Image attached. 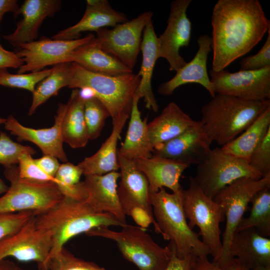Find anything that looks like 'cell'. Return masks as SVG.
Segmentation results:
<instances>
[{
	"label": "cell",
	"mask_w": 270,
	"mask_h": 270,
	"mask_svg": "<svg viewBox=\"0 0 270 270\" xmlns=\"http://www.w3.org/2000/svg\"><path fill=\"white\" fill-rule=\"evenodd\" d=\"M172 248V252L170 262L165 270H190L192 256L184 258L178 257L175 252L174 246L170 242Z\"/></svg>",
	"instance_id": "cell-46"
},
{
	"label": "cell",
	"mask_w": 270,
	"mask_h": 270,
	"mask_svg": "<svg viewBox=\"0 0 270 270\" xmlns=\"http://www.w3.org/2000/svg\"><path fill=\"white\" fill-rule=\"evenodd\" d=\"M62 133L64 142L74 148H83L90 140L84 120V98L78 89H74L68 102Z\"/></svg>",
	"instance_id": "cell-29"
},
{
	"label": "cell",
	"mask_w": 270,
	"mask_h": 270,
	"mask_svg": "<svg viewBox=\"0 0 270 270\" xmlns=\"http://www.w3.org/2000/svg\"><path fill=\"white\" fill-rule=\"evenodd\" d=\"M230 257L236 258L249 270L260 265H270V238L254 229L235 232L229 248Z\"/></svg>",
	"instance_id": "cell-24"
},
{
	"label": "cell",
	"mask_w": 270,
	"mask_h": 270,
	"mask_svg": "<svg viewBox=\"0 0 270 270\" xmlns=\"http://www.w3.org/2000/svg\"><path fill=\"white\" fill-rule=\"evenodd\" d=\"M94 36L90 34L83 38L70 40L42 37L38 40L22 44L16 51L17 56L24 62L17 73L38 72L48 66L66 62L68 56L73 50Z\"/></svg>",
	"instance_id": "cell-16"
},
{
	"label": "cell",
	"mask_w": 270,
	"mask_h": 270,
	"mask_svg": "<svg viewBox=\"0 0 270 270\" xmlns=\"http://www.w3.org/2000/svg\"><path fill=\"white\" fill-rule=\"evenodd\" d=\"M40 168L48 176L54 177L60 164L58 158L49 154H44L42 156L34 159Z\"/></svg>",
	"instance_id": "cell-45"
},
{
	"label": "cell",
	"mask_w": 270,
	"mask_h": 270,
	"mask_svg": "<svg viewBox=\"0 0 270 270\" xmlns=\"http://www.w3.org/2000/svg\"><path fill=\"white\" fill-rule=\"evenodd\" d=\"M248 164L262 177L270 174V130L252 152Z\"/></svg>",
	"instance_id": "cell-40"
},
{
	"label": "cell",
	"mask_w": 270,
	"mask_h": 270,
	"mask_svg": "<svg viewBox=\"0 0 270 270\" xmlns=\"http://www.w3.org/2000/svg\"><path fill=\"white\" fill-rule=\"evenodd\" d=\"M18 164V172L20 178L35 182L56 184L55 178L44 172L36 163L32 154H23L20 158Z\"/></svg>",
	"instance_id": "cell-39"
},
{
	"label": "cell",
	"mask_w": 270,
	"mask_h": 270,
	"mask_svg": "<svg viewBox=\"0 0 270 270\" xmlns=\"http://www.w3.org/2000/svg\"><path fill=\"white\" fill-rule=\"evenodd\" d=\"M182 202L190 228H198V234L209 248L212 262H217L222 252L220 225L225 218L222 208L202 192L193 176L189 178L188 188L182 190Z\"/></svg>",
	"instance_id": "cell-7"
},
{
	"label": "cell",
	"mask_w": 270,
	"mask_h": 270,
	"mask_svg": "<svg viewBox=\"0 0 270 270\" xmlns=\"http://www.w3.org/2000/svg\"><path fill=\"white\" fill-rule=\"evenodd\" d=\"M120 180L118 194L122 210L132 216L139 226L146 228L152 224L160 234L150 201V190L144 175L137 168L134 161L118 154Z\"/></svg>",
	"instance_id": "cell-11"
},
{
	"label": "cell",
	"mask_w": 270,
	"mask_h": 270,
	"mask_svg": "<svg viewBox=\"0 0 270 270\" xmlns=\"http://www.w3.org/2000/svg\"><path fill=\"white\" fill-rule=\"evenodd\" d=\"M243 178L258 180L262 176L248 163L226 154L221 148L210 150L197 165L193 177L202 192L212 199L226 186Z\"/></svg>",
	"instance_id": "cell-10"
},
{
	"label": "cell",
	"mask_w": 270,
	"mask_h": 270,
	"mask_svg": "<svg viewBox=\"0 0 270 270\" xmlns=\"http://www.w3.org/2000/svg\"><path fill=\"white\" fill-rule=\"evenodd\" d=\"M192 0H174L172 2L167 26L164 32L158 38V58L166 60L169 70L176 72L187 62L180 54L182 47L189 46L192 23L186 11Z\"/></svg>",
	"instance_id": "cell-15"
},
{
	"label": "cell",
	"mask_w": 270,
	"mask_h": 270,
	"mask_svg": "<svg viewBox=\"0 0 270 270\" xmlns=\"http://www.w3.org/2000/svg\"><path fill=\"white\" fill-rule=\"evenodd\" d=\"M250 270H270V265L258 266Z\"/></svg>",
	"instance_id": "cell-50"
},
{
	"label": "cell",
	"mask_w": 270,
	"mask_h": 270,
	"mask_svg": "<svg viewBox=\"0 0 270 270\" xmlns=\"http://www.w3.org/2000/svg\"><path fill=\"white\" fill-rule=\"evenodd\" d=\"M197 42L198 48L192 60L176 71L171 79L160 85L158 92L160 94L170 96L182 85L195 83L204 88L212 98L216 95L207 70L208 56L212 50L211 37L201 35Z\"/></svg>",
	"instance_id": "cell-20"
},
{
	"label": "cell",
	"mask_w": 270,
	"mask_h": 270,
	"mask_svg": "<svg viewBox=\"0 0 270 270\" xmlns=\"http://www.w3.org/2000/svg\"><path fill=\"white\" fill-rule=\"evenodd\" d=\"M66 62H74L90 72L108 76L132 72V69L104 51L95 36L73 50Z\"/></svg>",
	"instance_id": "cell-25"
},
{
	"label": "cell",
	"mask_w": 270,
	"mask_h": 270,
	"mask_svg": "<svg viewBox=\"0 0 270 270\" xmlns=\"http://www.w3.org/2000/svg\"><path fill=\"white\" fill-rule=\"evenodd\" d=\"M197 122L176 102H170L158 116L148 123V136L153 148L178 136Z\"/></svg>",
	"instance_id": "cell-27"
},
{
	"label": "cell",
	"mask_w": 270,
	"mask_h": 270,
	"mask_svg": "<svg viewBox=\"0 0 270 270\" xmlns=\"http://www.w3.org/2000/svg\"><path fill=\"white\" fill-rule=\"evenodd\" d=\"M82 172L78 165L70 162L60 164L54 178L56 184L64 196L86 200L87 194L84 182L80 181Z\"/></svg>",
	"instance_id": "cell-34"
},
{
	"label": "cell",
	"mask_w": 270,
	"mask_h": 270,
	"mask_svg": "<svg viewBox=\"0 0 270 270\" xmlns=\"http://www.w3.org/2000/svg\"><path fill=\"white\" fill-rule=\"evenodd\" d=\"M152 16L151 11L146 12L112 28H103L98 30L96 38L100 47L132 70L140 50L144 29L148 20L152 19Z\"/></svg>",
	"instance_id": "cell-13"
},
{
	"label": "cell",
	"mask_w": 270,
	"mask_h": 270,
	"mask_svg": "<svg viewBox=\"0 0 270 270\" xmlns=\"http://www.w3.org/2000/svg\"><path fill=\"white\" fill-rule=\"evenodd\" d=\"M270 130V107L240 135L222 150L226 154L248 164L250 156Z\"/></svg>",
	"instance_id": "cell-31"
},
{
	"label": "cell",
	"mask_w": 270,
	"mask_h": 270,
	"mask_svg": "<svg viewBox=\"0 0 270 270\" xmlns=\"http://www.w3.org/2000/svg\"><path fill=\"white\" fill-rule=\"evenodd\" d=\"M35 153L32 148L14 142L6 134L0 131V164L4 168L18 164L23 154L33 155Z\"/></svg>",
	"instance_id": "cell-38"
},
{
	"label": "cell",
	"mask_w": 270,
	"mask_h": 270,
	"mask_svg": "<svg viewBox=\"0 0 270 270\" xmlns=\"http://www.w3.org/2000/svg\"><path fill=\"white\" fill-rule=\"evenodd\" d=\"M270 107V100L250 101L216 94L201 109L200 120L210 142L223 146L234 140Z\"/></svg>",
	"instance_id": "cell-3"
},
{
	"label": "cell",
	"mask_w": 270,
	"mask_h": 270,
	"mask_svg": "<svg viewBox=\"0 0 270 270\" xmlns=\"http://www.w3.org/2000/svg\"><path fill=\"white\" fill-rule=\"evenodd\" d=\"M35 214L16 232L0 240V261L12 257L20 262H35L40 270H47L52 234L38 226Z\"/></svg>",
	"instance_id": "cell-12"
},
{
	"label": "cell",
	"mask_w": 270,
	"mask_h": 270,
	"mask_svg": "<svg viewBox=\"0 0 270 270\" xmlns=\"http://www.w3.org/2000/svg\"><path fill=\"white\" fill-rule=\"evenodd\" d=\"M135 164L146 176L150 192H158L167 188L174 193H180L183 190L180 179L184 170L190 166L170 159L152 156L150 158L134 160Z\"/></svg>",
	"instance_id": "cell-23"
},
{
	"label": "cell",
	"mask_w": 270,
	"mask_h": 270,
	"mask_svg": "<svg viewBox=\"0 0 270 270\" xmlns=\"http://www.w3.org/2000/svg\"><path fill=\"white\" fill-rule=\"evenodd\" d=\"M52 71V68L28 74H13L7 70H0V85L26 90L34 92L37 84Z\"/></svg>",
	"instance_id": "cell-36"
},
{
	"label": "cell",
	"mask_w": 270,
	"mask_h": 270,
	"mask_svg": "<svg viewBox=\"0 0 270 270\" xmlns=\"http://www.w3.org/2000/svg\"><path fill=\"white\" fill-rule=\"evenodd\" d=\"M119 178L120 173L117 171L103 175H85L83 181L87 194L85 201L96 210L110 214L126 225V216L118 194Z\"/></svg>",
	"instance_id": "cell-21"
},
{
	"label": "cell",
	"mask_w": 270,
	"mask_h": 270,
	"mask_svg": "<svg viewBox=\"0 0 270 270\" xmlns=\"http://www.w3.org/2000/svg\"><path fill=\"white\" fill-rule=\"evenodd\" d=\"M72 76L68 88L88 90L106 106L112 124L130 118L133 96L140 82L138 74L108 76L87 70L72 62Z\"/></svg>",
	"instance_id": "cell-5"
},
{
	"label": "cell",
	"mask_w": 270,
	"mask_h": 270,
	"mask_svg": "<svg viewBox=\"0 0 270 270\" xmlns=\"http://www.w3.org/2000/svg\"><path fill=\"white\" fill-rule=\"evenodd\" d=\"M212 69L224 70L250 51L270 28L258 0H218L212 15Z\"/></svg>",
	"instance_id": "cell-1"
},
{
	"label": "cell",
	"mask_w": 270,
	"mask_h": 270,
	"mask_svg": "<svg viewBox=\"0 0 270 270\" xmlns=\"http://www.w3.org/2000/svg\"><path fill=\"white\" fill-rule=\"evenodd\" d=\"M180 193H169L164 188L150 192V201L160 234L174 246L180 258L208 257L210 250L190 228L183 209Z\"/></svg>",
	"instance_id": "cell-4"
},
{
	"label": "cell",
	"mask_w": 270,
	"mask_h": 270,
	"mask_svg": "<svg viewBox=\"0 0 270 270\" xmlns=\"http://www.w3.org/2000/svg\"><path fill=\"white\" fill-rule=\"evenodd\" d=\"M46 270H110L72 254L64 247L50 258Z\"/></svg>",
	"instance_id": "cell-37"
},
{
	"label": "cell",
	"mask_w": 270,
	"mask_h": 270,
	"mask_svg": "<svg viewBox=\"0 0 270 270\" xmlns=\"http://www.w3.org/2000/svg\"><path fill=\"white\" fill-rule=\"evenodd\" d=\"M34 216L38 226L52 234L50 260L68 240L82 233L100 226L126 225L110 214L96 210L85 200L66 196L53 207Z\"/></svg>",
	"instance_id": "cell-2"
},
{
	"label": "cell",
	"mask_w": 270,
	"mask_h": 270,
	"mask_svg": "<svg viewBox=\"0 0 270 270\" xmlns=\"http://www.w3.org/2000/svg\"><path fill=\"white\" fill-rule=\"evenodd\" d=\"M72 72V62H63L54 66L52 72L36 86L32 93L28 115L34 114L38 107L50 98L58 95L62 88L68 87Z\"/></svg>",
	"instance_id": "cell-32"
},
{
	"label": "cell",
	"mask_w": 270,
	"mask_h": 270,
	"mask_svg": "<svg viewBox=\"0 0 270 270\" xmlns=\"http://www.w3.org/2000/svg\"><path fill=\"white\" fill-rule=\"evenodd\" d=\"M0 270H22L14 262L8 260L0 261Z\"/></svg>",
	"instance_id": "cell-48"
},
{
	"label": "cell",
	"mask_w": 270,
	"mask_h": 270,
	"mask_svg": "<svg viewBox=\"0 0 270 270\" xmlns=\"http://www.w3.org/2000/svg\"><path fill=\"white\" fill-rule=\"evenodd\" d=\"M140 98L134 94L126 136L121 147L118 150V155L132 160L151 158L154 150L148 131V118L142 120L141 112L138 108Z\"/></svg>",
	"instance_id": "cell-28"
},
{
	"label": "cell",
	"mask_w": 270,
	"mask_h": 270,
	"mask_svg": "<svg viewBox=\"0 0 270 270\" xmlns=\"http://www.w3.org/2000/svg\"><path fill=\"white\" fill-rule=\"evenodd\" d=\"M24 64V62L16 52L4 48L0 43V70L8 68H18Z\"/></svg>",
	"instance_id": "cell-44"
},
{
	"label": "cell",
	"mask_w": 270,
	"mask_h": 270,
	"mask_svg": "<svg viewBox=\"0 0 270 270\" xmlns=\"http://www.w3.org/2000/svg\"><path fill=\"white\" fill-rule=\"evenodd\" d=\"M126 122L112 124L109 137L92 156L86 158L78 166L85 175H103L119 170L117 144Z\"/></svg>",
	"instance_id": "cell-30"
},
{
	"label": "cell",
	"mask_w": 270,
	"mask_h": 270,
	"mask_svg": "<svg viewBox=\"0 0 270 270\" xmlns=\"http://www.w3.org/2000/svg\"><path fill=\"white\" fill-rule=\"evenodd\" d=\"M6 121V118H0V124H4Z\"/></svg>",
	"instance_id": "cell-51"
},
{
	"label": "cell",
	"mask_w": 270,
	"mask_h": 270,
	"mask_svg": "<svg viewBox=\"0 0 270 270\" xmlns=\"http://www.w3.org/2000/svg\"><path fill=\"white\" fill-rule=\"evenodd\" d=\"M18 8L16 0H0V24L5 14L12 12L14 15Z\"/></svg>",
	"instance_id": "cell-47"
},
{
	"label": "cell",
	"mask_w": 270,
	"mask_h": 270,
	"mask_svg": "<svg viewBox=\"0 0 270 270\" xmlns=\"http://www.w3.org/2000/svg\"><path fill=\"white\" fill-rule=\"evenodd\" d=\"M8 186L0 178V195L5 194L8 190Z\"/></svg>",
	"instance_id": "cell-49"
},
{
	"label": "cell",
	"mask_w": 270,
	"mask_h": 270,
	"mask_svg": "<svg viewBox=\"0 0 270 270\" xmlns=\"http://www.w3.org/2000/svg\"><path fill=\"white\" fill-rule=\"evenodd\" d=\"M190 270H250L234 258L231 264L226 268L220 266L208 257L192 256Z\"/></svg>",
	"instance_id": "cell-43"
},
{
	"label": "cell",
	"mask_w": 270,
	"mask_h": 270,
	"mask_svg": "<svg viewBox=\"0 0 270 270\" xmlns=\"http://www.w3.org/2000/svg\"><path fill=\"white\" fill-rule=\"evenodd\" d=\"M119 232L108 226L93 228L85 234L114 241L122 256L134 264L138 270H165L172 254L170 243L164 247L156 243L140 226L126 224Z\"/></svg>",
	"instance_id": "cell-6"
},
{
	"label": "cell",
	"mask_w": 270,
	"mask_h": 270,
	"mask_svg": "<svg viewBox=\"0 0 270 270\" xmlns=\"http://www.w3.org/2000/svg\"><path fill=\"white\" fill-rule=\"evenodd\" d=\"M128 20L123 12L114 10L106 0H88L85 12L76 24L62 30L52 38L70 40L79 38L82 32L114 27Z\"/></svg>",
	"instance_id": "cell-22"
},
{
	"label": "cell",
	"mask_w": 270,
	"mask_h": 270,
	"mask_svg": "<svg viewBox=\"0 0 270 270\" xmlns=\"http://www.w3.org/2000/svg\"><path fill=\"white\" fill-rule=\"evenodd\" d=\"M211 144L199 120L178 136L156 146L152 156L170 159L189 166L198 165L211 149Z\"/></svg>",
	"instance_id": "cell-17"
},
{
	"label": "cell",
	"mask_w": 270,
	"mask_h": 270,
	"mask_svg": "<svg viewBox=\"0 0 270 270\" xmlns=\"http://www.w3.org/2000/svg\"><path fill=\"white\" fill-rule=\"evenodd\" d=\"M250 203L251 210L248 217L242 218L236 232L254 229L261 236H270V187L256 192Z\"/></svg>",
	"instance_id": "cell-33"
},
{
	"label": "cell",
	"mask_w": 270,
	"mask_h": 270,
	"mask_svg": "<svg viewBox=\"0 0 270 270\" xmlns=\"http://www.w3.org/2000/svg\"><path fill=\"white\" fill-rule=\"evenodd\" d=\"M67 108L68 103L58 104L54 124L50 128L36 129L25 126L10 115L4 124V128L16 136L18 140L30 142L36 145L44 154L52 155L66 162L68 158L63 148L62 125Z\"/></svg>",
	"instance_id": "cell-18"
},
{
	"label": "cell",
	"mask_w": 270,
	"mask_h": 270,
	"mask_svg": "<svg viewBox=\"0 0 270 270\" xmlns=\"http://www.w3.org/2000/svg\"><path fill=\"white\" fill-rule=\"evenodd\" d=\"M210 74L216 94L250 101L270 100V66L235 72L210 70Z\"/></svg>",
	"instance_id": "cell-14"
},
{
	"label": "cell",
	"mask_w": 270,
	"mask_h": 270,
	"mask_svg": "<svg viewBox=\"0 0 270 270\" xmlns=\"http://www.w3.org/2000/svg\"><path fill=\"white\" fill-rule=\"evenodd\" d=\"M58 0H26L14 15L22 18L16 23L15 30L3 38L17 48L20 45L36 40L40 27L47 17L52 16L61 7Z\"/></svg>",
	"instance_id": "cell-19"
},
{
	"label": "cell",
	"mask_w": 270,
	"mask_h": 270,
	"mask_svg": "<svg viewBox=\"0 0 270 270\" xmlns=\"http://www.w3.org/2000/svg\"><path fill=\"white\" fill-rule=\"evenodd\" d=\"M4 174L10 186L0 197V214L24 211L36 214L53 207L64 198L54 182H35L20 178L16 165L6 167Z\"/></svg>",
	"instance_id": "cell-8"
},
{
	"label": "cell",
	"mask_w": 270,
	"mask_h": 270,
	"mask_svg": "<svg viewBox=\"0 0 270 270\" xmlns=\"http://www.w3.org/2000/svg\"><path fill=\"white\" fill-rule=\"evenodd\" d=\"M270 187V174L260 179L243 178L236 180L220 190L214 200L222 208L226 220L222 234V256L217 262L225 268L233 260L229 248L238 226L253 196L260 190Z\"/></svg>",
	"instance_id": "cell-9"
},
{
	"label": "cell",
	"mask_w": 270,
	"mask_h": 270,
	"mask_svg": "<svg viewBox=\"0 0 270 270\" xmlns=\"http://www.w3.org/2000/svg\"><path fill=\"white\" fill-rule=\"evenodd\" d=\"M35 214L32 211L0 214V240L16 232Z\"/></svg>",
	"instance_id": "cell-41"
},
{
	"label": "cell",
	"mask_w": 270,
	"mask_h": 270,
	"mask_svg": "<svg viewBox=\"0 0 270 270\" xmlns=\"http://www.w3.org/2000/svg\"><path fill=\"white\" fill-rule=\"evenodd\" d=\"M84 116L90 140L100 136L105 121L110 116V114L98 98L91 96L84 98Z\"/></svg>",
	"instance_id": "cell-35"
},
{
	"label": "cell",
	"mask_w": 270,
	"mask_h": 270,
	"mask_svg": "<svg viewBox=\"0 0 270 270\" xmlns=\"http://www.w3.org/2000/svg\"><path fill=\"white\" fill-rule=\"evenodd\" d=\"M142 62L137 74L140 82L135 94L144 98L145 106L148 110L158 112V104L154 96L152 80L158 56V37L154 31L152 19L148 20L144 29L140 45Z\"/></svg>",
	"instance_id": "cell-26"
},
{
	"label": "cell",
	"mask_w": 270,
	"mask_h": 270,
	"mask_svg": "<svg viewBox=\"0 0 270 270\" xmlns=\"http://www.w3.org/2000/svg\"><path fill=\"white\" fill-rule=\"evenodd\" d=\"M264 44L255 54L242 58L240 70H258L270 66V28Z\"/></svg>",
	"instance_id": "cell-42"
}]
</instances>
